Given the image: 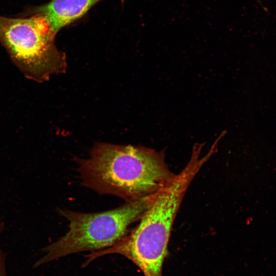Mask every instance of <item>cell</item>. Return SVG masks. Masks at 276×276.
<instances>
[{
  "mask_svg": "<svg viewBox=\"0 0 276 276\" xmlns=\"http://www.w3.org/2000/svg\"><path fill=\"white\" fill-rule=\"evenodd\" d=\"M75 159L84 186L127 202L155 192L173 175L163 152L145 147L98 143L87 158Z\"/></svg>",
  "mask_w": 276,
  "mask_h": 276,
  "instance_id": "1",
  "label": "cell"
},
{
  "mask_svg": "<svg viewBox=\"0 0 276 276\" xmlns=\"http://www.w3.org/2000/svg\"><path fill=\"white\" fill-rule=\"evenodd\" d=\"M203 145L194 146L188 163L155 192L139 224L109 249L110 254H120L132 261L145 276H161L173 223L184 195L196 174L215 153L210 149L201 156Z\"/></svg>",
  "mask_w": 276,
  "mask_h": 276,
  "instance_id": "2",
  "label": "cell"
},
{
  "mask_svg": "<svg viewBox=\"0 0 276 276\" xmlns=\"http://www.w3.org/2000/svg\"><path fill=\"white\" fill-rule=\"evenodd\" d=\"M155 193L103 212L83 213L59 210L60 215L69 221L68 231L43 249L44 255L33 267H38L70 254L113 246L127 235L132 223L140 219Z\"/></svg>",
  "mask_w": 276,
  "mask_h": 276,
  "instance_id": "3",
  "label": "cell"
},
{
  "mask_svg": "<svg viewBox=\"0 0 276 276\" xmlns=\"http://www.w3.org/2000/svg\"><path fill=\"white\" fill-rule=\"evenodd\" d=\"M55 36L40 15H0V42L25 76L36 82H45L66 70V55L56 48Z\"/></svg>",
  "mask_w": 276,
  "mask_h": 276,
  "instance_id": "4",
  "label": "cell"
},
{
  "mask_svg": "<svg viewBox=\"0 0 276 276\" xmlns=\"http://www.w3.org/2000/svg\"><path fill=\"white\" fill-rule=\"evenodd\" d=\"M101 0H52L31 8L27 13L44 18L51 32L56 35L60 30L82 17Z\"/></svg>",
  "mask_w": 276,
  "mask_h": 276,
  "instance_id": "5",
  "label": "cell"
},
{
  "mask_svg": "<svg viewBox=\"0 0 276 276\" xmlns=\"http://www.w3.org/2000/svg\"><path fill=\"white\" fill-rule=\"evenodd\" d=\"M3 229V225L0 222V234ZM0 276H7L6 268V257L0 246Z\"/></svg>",
  "mask_w": 276,
  "mask_h": 276,
  "instance_id": "6",
  "label": "cell"
}]
</instances>
